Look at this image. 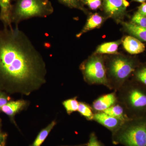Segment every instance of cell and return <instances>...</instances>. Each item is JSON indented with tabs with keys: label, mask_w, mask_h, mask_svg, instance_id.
I'll return each instance as SVG.
<instances>
[{
	"label": "cell",
	"mask_w": 146,
	"mask_h": 146,
	"mask_svg": "<svg viewBox=\"0 0 146 146\" xmlns=\"http://www.w3.org/2000/svg\"><path fill=\"white\" fill-rule=\"evenodd\" d=\"M94 121L106 128L111 131L112 134L117 131L125 123L121 120L107 115L104 112L95 113Z\"/></svg>",
	"instance_id": "cell-8"
},
{
	"label": "cell",
	"mask_w": 146,
	"mask_h": 146,
	"mask_svg": "<svg viewBox=\"0 0 146 146\" xmlns=\"http://www.w3.org/2000/svg\"><path fill=\"white\" fill-rule=\"evenodd\" d=\"M2 126V122H1V120L0 119V131H1V127Z\"/></svg>",
	"instance_id": "cell-30"
},
{
	"label": "cell",
	"mask_w": 146,
	"mask_h": 146,
	"mask_svg": "<svg viewBox=\"0 0 146 146\" xmlns=\"http://www.w3.org/2000/svg\"><path fill=\"white\" fill-rule=\"evenodd\" d=\"M49 0H16L13 4L11 21L16 27L22 21L33 18H46L54 12Z\"/></svg>",
	"instance_id": "cell-3"
},
{
	"label": "cell",
	"mask_w": 146,
	"mask_h": 146,
	"mask_svg": "<svg viewBox=\"0 0 146 146\" xmlns=\"http://www.w3.org/2000/svg\"><path fill=\"white\" fill-rule=\"evenodd\" d=\"M79 102L77 97H75L69 99L63 102V105L68 115H71L73 112L77 111Z\"/></svg>",
	"instance_id": "cell-20"
},
{
	"label": "cell",
	"mask_w": 146,
	"mask_h": 146,
	"mask_svg": "<svg viewBox=\"0 0 146 146\" xmlns=\"http://www.w3.org/2000/svg\"><path fill=\"white\" fill-rule=\"evenodd\" d=\"M61 4L71 9H76L82 11L85 14H89V10L84 7L80 0H58Z\"/></svg>",
	"instance_id": "cell-19"
},
{
	"label": "cell",
	"mask_w": 146,
	"mask_h": 146,
	"mask_svg": "<svg viewBox=\"0 0 146 146\" xmlns=\"http://www.w3.org/2000/svg\"><path fill=\"white\" fill-rule=\"evenodd\" d=\"M137 11L142 15L146 16V2L142 3L138 7Z\"/></svg>",
	"instance_id": "cell-26"
},
{
	"label": "cell",
	"mask_w": 146,
	"mask_h": 146,
	"mask_svg": "<svg viewBox=\"0 0 146 146\" xmlns=\"http://www.w3.org/2000/svg\"><path fill=\"white\" fill-rule=\"evenodd\" d=\"M27 104V102L23 100L10 101L3 106L0 111L12 119L17 113L25 107Z\"/></svg>",
	"instance_id": "cell-13"
},
{
	"label": "cell",
	"mask_w": 146,
	"mask_h": 146,
	"mask_svg": "<svg viewBox=\"0 0 146 146\" xmlns=\"http://www.w3.org/2000/svg\"><path fill=\"white\" fill-rule=\"evenodd\" d=\"M129 34L136 37L142 42H146V27L138 26L132 23L119 21Z\"/></svg>",
	"instance_id": "cell-14"
},
{
	"label": "cell",
	"mask_w": 146,
	"mask_h": 146,
	"mask_svg": "<svg viewBox=\"0 0 146 146\" xmlns=\"http://www.w3.org/2000/svg\"><path fill=\"white\" fill-rule=\"evenodd\" d=\"M89 14L85 25L81 31L76 35L77 38L81 37L83 34L88 31L100 28L106 18L98 13Z\"/></svg>",
	"instance_id": "cell-12"
},
{
	"label": "cell",
	"mask_w": 146,
	"mask_h": 146,
	"mask_svg": "<svg viewBox=\"0 0 146 146\" xmlns=\"http://www.w3.org/2000/svg\"><path fill=\"white\" fill-rule=\"evenodd\" d=\"M87 145V144H81V145H77L75 146H84Z\"/></svg>",
	"instance_id": "cell-29"
},
{
	"label": "cell",
	"mask_w": 146,
	"mask_h": 146,
	"mask_svg": "<svg viewBox=\"0 0 146 146\" xmlns=\"http://www.w3.org/2000/svg\"><path fill=\"white\" fill-rule=\"evenodd\" d=\"M122 41L125 50L131 54H137L144 52L145 46L142 41L132 36H126Z\"/></svg>",
	"instance_id": "cell-11"
},
{
	"label": "cell",
	"mask_w": 146,
	"mask_h": 146,
	"mask_svg": "<svg viewBox=\"0 0 146 146\" xmlns=\"http://www.w3.org/2000/svg\"><path fill=\"white\" fill-rule=\"evenodd\" d=\"M112 143L125 146H146V117L125 122L112 134Z\"/></svg>",
	"instance_id": "cell-4"
},
{
	"label": "cell",
	"mask_w": 146,
	"mask_h": 146,
	"mask_svg": "<svg viewBox=\"0 0 146 146\" xmlns=\"http://www.w3.org/2000/svg\"><path fill=\"white\" fill-rule=\"evenodd\" d=\"M118 102L117 91L101 96L93 102L92 107L94 113L103 112Z\"/></svg>",
	"instance_id": "cell-9"
},
{
	"label": "cell",
	"mask_w": 146,
	"mask_h": 146,
	"mask_svg": "<svg viewBox=\"0 0 146 146\" xmlns=\"http://www.w3.org/2000/svg\"><path fill=\"white\" fill-rule=\"evenodd\" d=\"M103 112L124 122L132 119L128 115L125 108L118 102Z\"/></svg>",
	"instance_id": "cell-15"
},
{
	"label": "cell",
	"mask_w": 146,
	"mask_h": 146,
	"mask_svg": "<svg viewBox=\"0 0 146 146\" xmlns=\"http://www.w3.org/2000/svg\"><path fill=\"white\" fill-rule=\"evenodd\" d=\"M5 144H4V145H0V146H5Z\"/></svg>",
	"instance_id": "cell-31"
},
{
	"label": "cell",
	"mask_w": 146,
	"mask_h": 146,
	"mask_svg": "<svg viewBox=\"0 0 146 146\" xmlns=\"http://www.w3.org/2000/svg\"><path fill=\"white\" fill-rule=\"evenodd\" d=\"M121 43V40H118L103 43L98 47L95 53L96 54H117L118 48Z\"/></svg>",
	"instance_id": "cell-16"
},
{
	"label": "cell",
	"mask_w": 146,
	"mask_h": 146,
	"mask_svg": "<svg viewBox=\"0 0 146 146\" xmlns=\"http://www.w3.org/2000/svg\"><path fill=\"white\" fill-rule=\"evenodd\" d=\"M82 5L87 6L90 10L97 11L101 9L104 0H80Z\"/></svg>",
	"instance_id": "cell-22"
},
{
	"label": "cell",
	"mask_w": 146,
	"mask_h": 146,
	"mask_svg": "<svg viewBox=\"0 0 146 146\" xmlns=\"http://www.w3.org/2000/svg\"><path fill=\"white\" fill-rule=\"evenodd\" d=\"M131 23L138 26L146 27V16L136 11L131 18Z\"/></svg>",
	"instance_id": "cell-23"
},
{
	"label": "cell",
	"mask_w": 146,
	"mask_h": 146,
	"mask_svg": "<svg viewBox=\"0 0 146 146\" xmlns=\"http://www.w3.org/2000/svg\"><path fill=\"white\" fill-rule=\"evenodd\" d=\"M77 111L88 121L94 120L95 113L92 106L84 102H79Z\"/></svg>",
	"instance_id": "cell-18"
},
{
	"label": "cell",
	"mask_w": 146,
	"mask_h": 146,
	"mask_svg": "<svg viewBox=\"0 0 146 146\" xmlns=\"http://www.w3.org/2000/svg\"><path fill=\"white\" fill-rule=\"evenodd\" d=\"M7 134L0 131V145L5 144Z\"/></svg>",
	"instance_id": "cell-27"
},
{
	"label": "cell",
	"mask_w": 146,
	"mask_h": 146,
	"mask_svg": "<svg viewBox=\"0 0 146 146\" xmlns=\"http://www.w3.org/2000/svg\"><path fill=\"white\" fill-rule=\"evenodd\" d=\"M10 101V97L5 92L0 91V109Z\"/></svg>",
	"instance_id": "cell-25"
},
{
	"label": "cell",
	"mask_w": 146,
	"mask_h": 146,
	"mask_svg": "<svg viewBox=\"0 0 146 146\" xmlns=\"http://www.w3.org/2000/svg\"><path fill=\"white\" fill-rule=\"evenodd\" d=\"M133 74L136 81L146 86V65L138 67Z\"/></svg>",
	"instance_id": "cell-21"
},
{
	"label": "cell",
	"mask_w": 146,
	"mask_h": 146,
	"mask_svg": "<svg viewBox=\"0 0 146 146\" xmlns=\"http://www.w3.org/2000/svg\"><path fill=\"white\" fill-rule=\"evenodd\" d=\"M132 1L136 2H138L139 3H142L145 2L146 0H131Z\"/></svg>",
	"instance_id": "cell-28"
},
{
	"label": "cell",
	"mask_w": 146,
	"mask_h": 146,
	"mask_svg": "<svg viewBox=\"0 0 146 146\" xmlns=\"http://www.w3.org/2000/svg\"><path fill=\"white\" fill-rule=\"evenodd\" d=\"M55 121H52L47 126L42 129L38 133L33 143L30 146H41L46 139L50 131L56 125Z\"/></svg>",
	"instance_id": "cell-17"
},
{
	"label": "cell",
	"mask_w": 146,
	"mask_h": 146,
	"mask_svg": "<svg viewBox=\"0 0 146 146\" xmlns=\"http://www.w3.org/2000/svg\"><path fill=\"white\" fill-rule=\"evenodd\" d=\"M129 6L127 0H104L102 10L107 18L119 22L127 15V9Z\"/></svg>",
	"instance_id": "cell-7"
},
{
	"label": "cell",
	"mask_w": 146,
	"mask_h": 146,
	"mask_svg": "<svg viewBox=\"0 0 146 146\" xmlns=\"http://www.w3.org/2000/svg\"><path fill=\"white\" fill-rule=\"evenodd\" d=\"M117 94L118 102L125 108L131 118L146 117L145 86L126 82Z\"/></svg>",
	"instance_id": "cell-2"
},
{
	"label": "cell",
	"mask_w": 146,
	"mask_h": 146,
	"mask_svg": "<svg viewBox=\"0 0 146 146\" xmlns=\"http://www.w3.org/2000/svg\"><path fill=\"white\" fill-rule=\"evenodd\" d=\"M84 80L91 85H103L109 89L104 60L94 55L82 63L80 66Z\"/></svg>",
	"instance_id": "cell-6"
},
{
	"label": "cell",
	"mask_w": 146,
	"mask_h": 146,
	"mask_svg": "<svg viewBox=\"0 0 146 146\" xmlns=\"http://www.w3.org/2000/svg\"><path fill=\"white\" fill-rule=\"evenodd\" d=\"M87 146H104V144L98 139L95 132H92L89 136V142Z\"/></svg>",
	"instance_id": "cell-24"
},
{
	"label": "cell",
	"mask_w": 146,
	"mask_h": 146,
	"mask_svg": "<svg viewBox=\"0 0 146 146\" xmlns=\"http://www.w3.org/2000/svg\"><path fill=\"white\" fill-rule=\"evenodd\" d=\"M16 0H0V21L4 28H12L11 21L13 2Z\"/></svg>",
	"instance_id": "cell-10"
},
{
	"label": "cell",
	"mask_w": 146,
	"mask_h": 146,
	"mask_svg": "<svg viewBox=\"0 0 146 146\" xmlns=\"http://www.w3.org/2000/svg\"><path fill=\"white\" fill-rule=\"evenodd\" d=\"M45 60L18 27L0 29V91L28 96L46 82Z\"/></svg>",
	"instance_id": "cell-1"
},
{
	"label": "cell",
	"mask_w": 146,
	"mask_h": 146,
	"mask_svg": "<svg viewBox=\"0 0 146 146\" xmlns=\"http://www.w3.org/2000/svg\"><path fill=\"white\" fill-rule=\"evenodd\" d=\"M105 65L109 89L115 91L126 82L138 67L136 60L122 56L112 58Z\"/></svg>",
	"instance_id": "cell-5"
}]
</instances>
